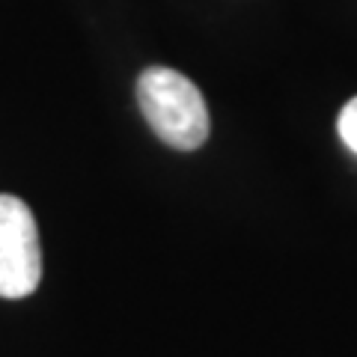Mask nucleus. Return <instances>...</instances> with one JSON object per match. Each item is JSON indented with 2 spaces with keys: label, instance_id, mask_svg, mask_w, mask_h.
<instances>
[{
  "label": "nucleus",
  "instance_id": "7ed1b4c3",
  "mask_svg": "<svg viewBox=\"0 0 357 357\" xmlns=\"http://www.w3.org/2000/svg\"><path fill=\"white\" fill-rule=\"evenodd\" d=\"M337 131H340V137H342L345 146L357 155V96L342 107V114L337 119Z\"/></svg>",
  "mask_w": 357,
  "mask_h": 357
},
{
  "label": "nucleus",
  "instance_id": "f03ea898",
  "mask_svg": "<svg viewBox=\"0 0 357 357\" xmlns=\"http://www.w3.org/2000/svg\"><path fill=\"white\" fill-rule=\"evenodd\" d=\"M42 280V248L24 199L0 194V298H27Z\"/></svg>",
  "mask_w": 357,
  "mask_h": 357
},
{
  "label": "nucleus",
  "instance_id": "f257e3e1",
  "mask_svg": "<svg viewBox=\"0 0 357 357\" xmlns=\"http://www.w3.org/2000/svg\"><path fill=\"white\" fill-rule=\"evenodd\" d=\"M137 105L161 143L182 152L199 149L208 137V107L199 86L182 72L152 66L137 77Z\"/></svg>",
  "mask_w": 357,
  "mask_h": 357
}]
</instances>
